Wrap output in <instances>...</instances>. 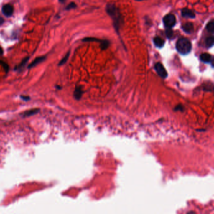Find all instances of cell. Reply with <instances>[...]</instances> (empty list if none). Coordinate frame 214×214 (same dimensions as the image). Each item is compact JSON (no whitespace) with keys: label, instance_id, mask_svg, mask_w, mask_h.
I'll return each instance as SVG.
<instances>
[{"label":"cell","instance_id":"cell-6","mask_svg":"<svg viewBox=\"0 0 214 214\" xmlns=\"http://www.w3.org/2000/svg\"><path fill=\"white\" fill-rule=\"evenodd\" d=\"M182 15L184 18H194L195 17V14L193 11L188 8H183L182 10Z\"/></svg>","mask_w":214,"mask_h":214},{"label":"cell","instance_id":"cell-23","mask_svg":"<svg viewBox=\"0 0 214 214\" xmlns=\"http://www.w3.org/2000/svg\"><path fill=\"white\" fill-rule=\"evenodd\" d=\"M3 48L1 47H0V55H3Z\"/></svg>","mask_w":214,"mask_h":214},{"label":"cell","instance_id":"cell-1","mask_svg":"<svg viewBox=\"0 0 214 214\" xmlns=\"http://www.w3.org/2000/svg\"><path fill=\"white\" fill-rule=\"evenodd\" d=\"M106 11L113 19L115 30L118 33L120 28L123 24V18L120 13L119 9L116 7L114 4L109 3L107 4L106 7Z\"/></svg>","mask_w":214,"mask_h":214},{"label":"cell","instance_id":"cell-15","mask_svg":"<svg viewBox=\"0 0 214 214\" xmlns=\"http://www.w3.org/2000/svg\"><path fill=\"white\" fill-rule=\"evenodd\" d=\"M206 28L208 32L213 33V32H214V22L212 20L209 22L207 25Z\"/></svg>","mask_w":214,"mask_h":214},{"label":"cell","instance_id":"cell-21","mask_svg":"<svg viewBox=\"0 0 214 214\" xmlns=\"http://www.w3.org/2000/svg\"><path fill=\"white\" fill-rule=\"evenodd\" d=\"M0 65H2L4 69V70H5V72H8V69H9V68H8V65L6 64V63H4V62H3L2 61H0Z\"/></svg>","mask_w":214,"mask_h":214},{"label":"cell","instance_id":"cell-11","mask_svg":"<svg viewBox=\"0 0 214 214\" xmlns=\"http://www.w3.org/2000/svg\"><path fill=\"white\" fill-rule=\"evenodd\" d=\"M153 42L154 43V45H156V47H159V48L163 47L164 44V41L162 38H160L159 37H154L153 39Z\"/></svg>","mask_w":214,"mask_h":214},{"label":"cell","instance_id":"cell-26","mask_svg":"<svg viewBox=\"0 0 214 214\" xmlns=\"http://www.w3.org/2000/svg\"><path fill=\"white\" fill-rule=\"evenodd\" d=\"M136 1H141V0H136Z\"/></svg>","mask_w":214,"mask_h":214},{"label":"cell","instance_id":"cell-13","mask_svg":"<svg viewBox=\"0 0 214 214\" xmlns=\"http://www.w3.org/2000/svg\"><path fill=\"white\" fill-rule=\"evenodd\" d=\"M28 60H29V57H27V58H24V59L22 61V62L20 63V64H19V65H18V66L15 68V69H16V70H20L21 69H22L26 65V64H27V63L28 62Z\"/></svg>","mask_w":214,"mask_h":214},{"label":"cell","instance_id":"cell-25","mask_svg":"<svg viewBox=\"0 0 214 214\" xmlns=\"http://www.w3.org/2000/svg\"><path fill=\"white\" fill-rule=\"evenodd\" d=\"M59 1H60V2H61V3H64V2L65 1V0H59Z\"/></svg>","mask_w":214,"mask_h":214},{"label":"cell","instance_id":"cell-4","mask_svg":"<svg viewBox=\"0 0 214 214\" xmlns=\"http://www.w3.org/2000/svg\"><path fill=\"white\" fill-rule=\"evenodd\" d=\"M154 69L156 72H157V74L162 78H163V79H166L168 77V73L163 64H161V63H157L154 65Z\"/></svg>","mask_w":214,"mask_h":214},{"label":"cell","instance_id":"cell-3","mask_svg":"<svg viewBox=\"0 0 214 214\" xmlns=\"http://www.w3.org/2000/svg\"><path fill=\"white\" fill-rule=\"evenodd\" d=\"M163 23L167 28H172L176 24V18L173 14H167L163 18Z\"/></svg>","mask_w":214,"mask_h":214},{"label":"cell","instance_id":"cell-2","mask_svg":"<svg viewBox=\"0 0 214 214\" xmlns=\"http://www.w3.org/2000/svg\"><path fill=\"white\" fill-rule=\"evenodd\" d=\"M176 48L178 53L183 55H186L192 50V43L186 38H181L177 41Z\"/></svg>","mask_w":214,"mask_h":214},{"label":"cell","instance_id":"cell-14","mask_svg":"<svg viewBox=\"0 0 214 214\" xmlns=\"http://www.w3.org/2000/svg\"><path fill=\"white\" fill-rule=\"evenodd\" d=\"M213 43H214L213 37H212V36L209 37H208L206 39V40H205V44H206V46L208 48L212 47L213 46Z\"/></svg>","mask_w":214,"mask_h":214},{"label":"cell","instance_id":"cell-16","mask_svg":"<svg viewBox=\"0 0 214 214\" xmlns=\"http://www.w3.org/2000/svg\"><path fill=\"white\" fill-rule=\"evenodd\" d=\"M101 43V48H102V50H106L109 46V42L108 40H103L102 42L100 43Z\"/></svg>","mask_w":214,"mask_h":214},{"label":"cell","instance_id":"cell-10","mask_svg":"<svg viewBox=\"0 0 214 214\" xmlns=\"http://www.w3.org/2000/svg\"><path fill=\"white\" fill-rule=\"evenodd\" d=\"M83 94V90L82 89V87L80 86L76 87L75 91L74 92V96L75 99L77 100H79Z\"/></svg>","mask_w":214,"mask_h":214},{"label":"cell","instance_id":"cell-17","mask_svg":"<svg viewBox=\"0 0 214 214\" xmlns=\"http://www.w3.org/2000/svg\"><path fill=\"white\" fill-rule=\"evenodd\" d=\"M69 55H70V52H68V53H67V55H65L64 58H63L62 59L60 60V62H59V64H58V65H60H60H62L65 64V63L67 62V60H68V58H69Z\"/></svg>","mask_w":214,"mask_h":214},{"label":"cell","instance_id":"cell-5","mask_svg":"<svg viewBox=\"0 0 214 214\" xmlns=\"http://www.w3.org/2000/svg\"><path fill=\"white\" fill-rule=\"evenodd\" d=\"M14 11V8L11 4H6L4 5L2 8V12L6 17H10L11 16Z\"/></svg>","mask_w":214,"mask_h":214},{"label":"cell","instance_id":"cell-19","mask_svg":"<svg viewBox=\"0 0 214 214\" xmlns=\"http://www.w3.org/2000/svg\"><path fill=\"white\" fill-rule=\"evenodd\" d=\"M174 111H184V108H183V106L182 104H178L174 108Z\"/></svg>","mask_w":214,"mask_h":214},{"label":"cell","instance_id":"cell-8","mask_svg":"<svg viewBox=\"0 0 214 214\" xmlns=\"http://www.w3.org/2000/svg\"><path fill=\"white\" fill-rule=\"evenodd\" d=\"M46 59V57L43 56V57H37V58H35V60H34L31 64L29 65L28 66V69H31V68H33L34 67H35L36 65H37L38 64H40V63L43 62V61H44Z\"/></svg>","mask_w":214,"mask_h":214},{"label":"cell","instance_id":"cell-22","mask_svg":"<svg viewBox=\"0 0 214 214\" xmlns=\"http://www.w3.org/2000/svg\"><path fill=\"white\" fill-rule=\"evenodd\" d=\"M20 97L22 98V99H23L24 101H26L30 100V97H28V96H22Z\"/></svg>","mask_w":214,"mask_h":214},{"label":"cell","instance_id":"cell-7","mask_svg":"<svg viewBox=\"0 0 214 214\" xmlns=\"http://www.w3.org/2000/svg\"><path fill=\"white\" fill-rule=\"evenodd\" d=\"M200 60L206 64H209V63L213 62V57L211 55L208 54V53H203L200 55Z\"/></svg>","mask_w":214,"mask_h":214},{"label":"cell","instance_id":"cell-20","mask_svg":"<svg viewBox=\"0 0 214 214\" xmlns=\"http://www.w3.org/2000/svg\"><path fill=\"white\" fill-rule=\"evenodd\" d=\"M76 4L75 3H70L69 5H68L66 8V9L67 10H70V9H74L75 8H76Z\"/></svg>","mask_w":214,"mask_h":214},{"label":"cell","instance_id":"cell-24","mask_svg":"<svg viewBox=\"0 0 214 214\" xmlns=\"http://www.w3.org/2000/svg\"><path fill=\"white\" fill-rule=\"evenodd\" d=\"M3 23V19L0 17V25H1Z\"/></svg>","mask_w":214,"mask_h":214},{"label":"cell","instance_id":"cell-12","mask_svg":"<svg viewBox=\"0 0 214 214\" xmlns=\"http://www.w3.org/2000/svg\"><path fill=\"white\" fill-rule=\"evenodd\" d=\"M39 111H40V109H31V110H28V111L25 112V113L23 114V117L32 116L35 114H37Z\"/></svg>","mask_w":214,"mask_h":214},{"label":"cell","instance_id":"cell-9","mask_svg":"<svg viewBox=\"0 0 214 214\" xmlns=\"http://www.w3.org/2000/svg\"><path fill=\"white\" fill-rule=\"evenodd\" d=\"M182 29L183 30V31L185 33H192L193 30H194V27H193V23H187L186 24H185L184 25H183Z\"/></svg>","mask_w":214,"mask_h":214},{"label":"cell","instance_id":"cell-18","mask_svg":"<svg viewBox=\"0 0 214 214\" xmlns=\"http://www.w3.org/2000/svg\"><path fill=\"white\" fill-rule=\"evenodd\" d=\"M166 35L168 38H171L173 35V32L172 30V28H167L166 31Z\"/></svg>","mask_w":214,"mask_h":214}]
</instances>
